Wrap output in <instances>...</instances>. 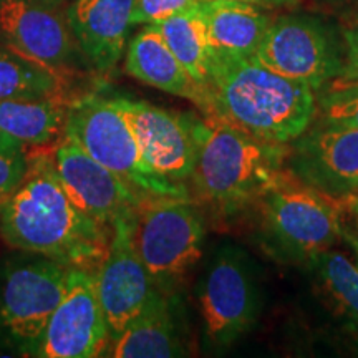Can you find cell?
I'll return each instance as SVG.
<instances>
[{
  "label": "cell",
  "instance_id": "1",
  "mask_svg": "<svg viewBox=\"0 0 358 358\" xmlns=\"http://www.w3.org/2000/svg\"><path fill=\"white\" fill-rule=\"evenodd\" d=\"M110 236V227L71 198L53 156L29 155L24 179L0 208V237L6 244L95 274Z\"/></svg>",
  "mask_w": 358,
  "mask_h": 358
},
{
  "label": "cell",
  "instance_id": "2",
  "mask_svg": "<svg viewBox=\"0 0 358 358\" xmlns=\"http://www.w3.org/2000/svg\"><path fill=\"white\" fill-rule=\"evenodd\" d=\"M208 95L204 116H216L264 141L287 145L315 118L313 90L275 73L254 55H211Z\"/></svg>",
  "mask_w": 358,
  "mask_h": 358
},
{
  "label": "cell",
  "instance_id": "3",
  "mask_svg": "<svg viewBox=\"0 0 358 358\" xmlns=\"http://www.w3.org/2000/svg\"><path fill=\"white\" fill-rule=\"evenodd\" d=\"M198 141L191 185L196 199L222 213L257 203L290 174V148L264 141L216 116H194Z\"/></svg>",
  "mask_w": 358,
  "mask_h": 358
},
{
  "label": "cell",
  "instance_id": "4",
  "mask_svg": "<svg viewBox=\"0 0 358 358\" xmlns=\"http://www.w3.org/2000/svg\"><path fill=\"white\" fill-rule=\"evenodd\" d=\"M62 136L78 145L143 196L191 198L186 185L159 178L146 163L122 96L85 93L69 101Z\"/></svg>",
  "mask_w": 358,
  "mask_h": 358
},
{
  "label": "cell",
  "instance_id": "5",
  "mask_svg": "<svg viewBox=\"0 0 358 358\" xmlns=\"http://www.w3.org/2000/svg\"><path fill=\"white\" fill-rule=\"evenodd\" d=\"M257 203L264 244L279 259L308 262L342 237V198L306 185L292 173Z\"/></svg>",
  "mask_w": 358,
  "mask_h": 358
},
{
  "label": "cell",
  "instance_id": "6",
  "mask_svg": "<svg viewBox=\"0 0 358 358\" xmlns=\"http://www.w3.org/2000/svg\"><path fill=\"white\" fill-rule=\"evenodd\" d=\"M133 239L155 287L173 294L203 257L204 216L191 198L146 196L134 209Z\"/></svg>",
  "mask_w": 358,
  "mask_h": 358
},
{
  "label": "cell",
  "instance_id": "7",
  "mask_svg": "<svg viewBox=\"0 0 358 358\" xmlns=\"http://www.w3.org/2000/svg\"><path fill=\"white\" fill-rule=\"evenodd\" d=\"M0 266V342L35 357L47 322L69 285L70 267L19 250Z\"/></svg>",
  "mask_w": 358,
  "mask_h": 358
},
{
  "label": "cell",
  "instance_id": "8",
  "mask_svg": "<svg viewBox=\"0 0 358 358\" xmlns=\"http://www.w3.org/2000/svg\"><path fill=\"white\" fill-rule=\"evenodd\" d=\"M198 301L206 340L213 347H231L256 325L261 292L243 249L227 244L216 250L199 282Z\"/></svg>",
  "mask_w": 358,
  "mask_h": 358
},
{
  "label": "cell",
  "instance_id": "9",
  "mask_svg": "<svg viewBox=\"0 0 358 358\" xmlns=\"http://www.w3.org/2000/svg\"><path fill=\"white\" fill-rule=\"evenodd\" d=\"M275 73L307 83L313 92L342 73L343 48L329 25L310 15H284L271 22L254 53Z\"/></svg>",
  "mask_w": 358,
  "mask_h": 358
},
{
  "label": "cell",
  "instance_id": "10",
  "mask_svg": "<svg viewBox=\"0 0 358 358\" xmlns=\"http://www.w3.org/2000/svg\"><path fill=\"white\" fill-rule=\"evenodd\" d=\"M110 343V325L98 297L95 274L70 268L65 295L47 322L35 357H106Z\"/></svg>",
  "mask_w": 358,
  "mask_h": 358
},
{
  "label": "cell",
  "instance_id": "11",
  "mask_svg": "<svg viewBox=\"0 0 358 358\" xmlns=\"http://www.w3.org/2000/svg\"><path fill=\"white\" fill-rule=\"evenodd\" d=\"M134 209L111 224L105 259L95 272L96 292L108 320L111 340L145 307L156 289L133 239Z\"/></svg>",
  "mask_w": 358,
  "mask_h": 358
},
{
  "label": "cell",
  "instance_id": "12",
  "mask_svg": "<svg viewBox=\"0 0 358 358\" xmlns=\"http://www.w3.org/2000/svg\"><path fill=\"white\" fill-rule=\"evenodd\" d=\"M289 169L335 198L358 189V129L319 122L292 140Z\"/></svg>",
  "mask_w": 358,
  "mask_h": 358
},
{
  "label": "cell",
  "instance_id": "13",
  "mask_svg": "<svg viewBox=\"0 0 358 358\" xmlns=\"http://www.w3.org/2000/svg\"><path fill=\"white\" fill-rule=\"evenodd\" d=\"M122 101L150 168L176 185L189 181L198 155L194 116L124 96Z\"/></svg>",
  "mask_w": 358,
  "mask_h": 358
},
{
  "label": "cell",
  "instance_id": "14",
  "mask_svg": "<svg viewBox=\"0 0 358 358\" xmlns=\"http://www.w3.org/2000/svg\"><path fill=\"white\" fill-rule=\"evenodd\" d=\"M0 35L13 53L60 75L77 47L69 19L40 0H0Z\"/></svg>",
  "mask_w": 358,
  "mask_h": 358
},
{
  "label": "cell",
  "instance_id": "15",
  "mask_svg": "<svg viewBox=\"0 0 358 358\" xmlns=\"http://www.w3.org/2000/svg\"><path fill=\"white\" fill-rule=\"evenodd\" d=\"M53 161L75 203L110 229L116 217L136 209L146 198L65 136L53 151Z\"/></svg>",
  "mask_w": 358,
  "mask_h": 358
},
{
  "label": "cell",
  "instance_id": "16",
  "mask_svg": "<svg viewBox=\"0 0 358 358\" xmlns=\"http://www.w3.org/2000/svg\"><path fill=\"white\" fill-rule=\"evenodd\" d=\"M134 0H73L66 13L78 48L98 71H111L127 48Z\"/></svg>",
  "mask_w": 358,
  "mask_h": 358
},
{
  "label": "cell",
  "instance_id": "17",
  "mask_svg": "<svg viewBox=\"0 0 358 358\" xmlns=\"http://www.w3.org/2000/svg\"><path fill=\"white\" fill-rule=\"evenodd\" d=\"M124 71L138 82L158 88L169 95L186 98L206 115L209 95L181 65L153 24L134 35L127 47Z\"/></svg>",
  "mask_w": 358,
  "mask_h": 358
},
{
  "label": "cell",
  "instance_id": "18",
  "mask_svg": "<svg viewBox=\"0 0 358 358\" xmlns=\"http://www.w3.org/2000/svg\"><path fill=\"white\" fill-rule=\"evenodd\" d=\"M186 353L171 294L155 289L145 307L111 340L106 357L174 358Z\"/></svg>",
  "mask_w": 358,
  "mask_h": 358
},
{
  "label": "cell",
  "instance_id": "19",
  "mask_svg": "<svg viewBox=\"0 0 358 358\" xmlns=\"http://www.w3.org/2000/svg\"><path fill=\"white\" fill-rule=\"evenodd\" d=\"M211 55L252 57L271 19L259 6L239 0H201Z\"/></svg>",
  "mask_w": 358,
  "mask_h": 358
},
{
  "label": "cell",
  "instance_id": "20",
  "mask_svg": "<svg viewBox=\"0 0 358 358\" xmlns=\"http://www.w3.org/2000/svg\"><path fill=\"white\" fill-rule=\"evenodd\" d=\"M65 98L0 101V133L25 146H45L64 134Z\"/></svg>",
  "mask_w": 358,
  "mask_h": 358
},
{
  "label": "cell",
  "instance_id": "21",
  "mask_svg": "<svg viewBox=\"0 0 358 358\" xmlns=\"http://www.w3.org/2000/svg\"><path fill=\"white\" fill-rule=\"evenodd\" d=\"M192 80L208 92L211 48L199 3L153 24Z\"/></svg>",
  "mask_w": 358,
  "mask_h": 358
},
{
  "label": "cell",
  "instance_id": "22",
  "mask_svg": "<svg viewBox=\"0 0 358 358\" xmlns=\"http://www.w3.org/2000/svg\"><path fill=\"white\" fill-rule=\"evenodd\" d=\"M320 292L358 332V266L338 250H324L308 261Z\"/></svg>",
  "mask_w": 358,
  "mask_h": 358
},
{
  "label": "cell",
  "instance_id": "23",
  "mask_svg": "<svg viewBox=\"0 0 358 358\" xmlns=\"http://www.w3.org/2000/svg\"><path fill=\"white\" fill-rule=\"evenodd\" d=\"M60 73L17 53L0 52V101L64 98Z\"/></svg>",
  "mask_w": 358,
  "mask_h": 358
},
{
  "label": "cell",
  "instance_id": "24",
  "mask_svg": "<svg viewBox=\"0 0 358 358\" xmlns=\"http://www.w3.org/2000/svg\"><path fill=\"white\" fill-rule=\"evenodd\" d=\"M319 122L358 129V82L330 83L319 98Z\"/></svg>",
  "mask_w": 358,
  "mask_h": 358
},
{
  "label": "cell",
  "instance_id": "25",
  "mask_svg": "<svg viewBox=\"0 0 358 358\" xmlns=\"http://www.w3.org/2000/svg\"><path fill=\"white\" fill-rule=\"evenodd\" d=\"M29 146L0 133V196H10L19 187L29 166Z\"/></svg>",
  "mask_w": 358,
  "mask_h": 358
},
{
  "label": "cell",
  "instance_id": "26",
  "mask_svg": "<svg viewBox=\"0 0 358 358\" xmlns=\"http://www.w3.org/2000/svg\"><path fill=\"white\" fill-rule=\"evenodd\" d=\"M199 2L201 0H134L131 22L133 25L156 24Z\"/></svg>",
  "mask_w": 358,
  "mask_h": 358
},
{
  "label": "cell",
  "instance_id": "27",
  "mask_svg": "<svg viewBox=\"0 0 358 358\" xmlns=\"http://www.w3.org/2000/svg\"><path fill=\"white\" fill-rule=\"evenodd\" d=\"M343 37V69L334 83L358 82V12L353 13L350 20L342 30ZM332 83V82H330Z\"/></svg>",
  "mask_w": 358,
  "mask_h": 358
},
{
  "label": "cell",
  "instance_id": "28",
  "mask_svg": "<svg viewBox=\"0 0 358 358\" xmlns=\"http://www.w3.org/2000/svg\"><path fill=\"white\" fill-rule=\"evenodd\" d=\"M343 204L348 211H352L353 216L357 219V226H358V192H352V194H347L342 198Z\"/></svg>",
  "mask_w": 358,
  "mask_h": 358
},
{
  "label": "cell",
  "instance_id": "29",
  "mask_svg": "<svg viewBox=\"0 0 358 358\" xmlns=\"http://www.w3.org/2000/svg\"><path fill=\"white\" fill-rule=\"evenodd\" d=\"M239 2H249L259 7H271V6H287V3H294L295 0H239Z\"/></svg>",
  "mask_w": 358,
  "mask_h": 358
},
{
  "label": "cell",
  "instance_id": "30",
  "mask_svg": "<svg viewBox=\"0 0 358 358\" xmlns=\"http://www.w3.org/2000/svg\"><path fill=\"white\" fill-rule=\"evenodd\" d=\"M342 237H345V239L348 241V244H350V248L353 249V252H355V256L358 259V237L357 236H352L350 232L345 231V229L342 231ZM357 266H358V264H357Z\"/></svg>",
  "mask_w": 358,
  "mask_h": 358
},
{
  "label": "cell",
  "instance_id": "31",
  "mask_svg": "<svg viewBox=\"0 0 358 358\" xmlns=\"http://www.w3.org/2000/svg\"><path fill=\"white\" fill-rule=\"evenodd\" d=\"M7 198H8V196H0V208H2V204L6 203Z\"/></svg>",
  "mask_w": 358,
  "mask_h": 358
},
{
  "label": "cell",
  "instance_id": "32",
  "mask_svg": "<svg viewBox=\"0 0 358 358\" xmlns=\"http://www.w3.org/2000/svg\"><path fill=\"white\" fill-rule=\"evenodd\" d=\"M350 2H358V0H350Z\"/></svg>",
  "mask_w": 358,
  "mask_h": 358
},
{
  "label": "cell",
  "instance_id": "33",
  "mask_svg": "<svg viewBox=\"0 0 358 358\" xmlns=\"http://www.w3.org/2000/svg\"><path fill=\"white\" fill-rule=\"evenodd\" d=\"M357 192H358V189H357Z\"/></svg>",
  "mask_w": 358,
  "mask_h": 358
}]
</instances>
